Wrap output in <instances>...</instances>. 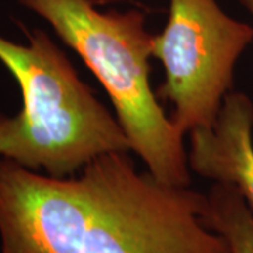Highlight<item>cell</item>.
I'll return each instance as SVG.
<instances>
[{
  "mask_svg": "<svg viewBox=\"0 0 253 253\" xmlns=\"http://www.w3.org/2000/svg\"><path fill=\"white\" fill-rule=\"evenodd\" d=\"M207 194L139 173L128 152L54 177L0 158L1 253H229Z\"/></svg>",
  "mask_w": 253,
  "mask_h": 253,
  "instance_id": "6da1fadb",
  "label": "cell"
},
{
  "mask_svg": "<svg viewBox=\"0 0 253 253\" xmlns=\"http://www.w3.org/2000/svg\"><path fill=\"white\" fill-rule=\"evenodd\" d=\"M27 38L18 44L0 36V62L23 99L16 116L0 114V158L66 177L100 155L132 151L117 117L49 36L36 28Z\"/></svg>",
  "mask_w": 253,
  "mask_h": 253,
  "instance_id": "7a4b0ae2",
  "label": "cell"
},
{
  "mask_svg": "<svg viewBox=\"0 0 253 253\" xmlns=\"http://www.w3.org/2000/svg\"><path fill=\"white\" fill-rule=\"evenodd\" d=\"M46 20L104 87L132 151L156 180L189 187L183 132L151 87L152 34L139 10L100 11L91 0H20Z\"/></svg>",
  "mask_w": 253,
  "mask_h": 253,
  "instance_id": "3957f363",
  "label": "cell"
},
{
  "mask_svg": "<svg viewBox=\"0 0 253 253\" xmlns=\"http://www.w3.org/2000/svg\"><path fill=\"white\" fill-rule=\"evenodd\" d=\"M253 41V27L228 16L217 0H170L152 56L165 68L159 96L173 104L183 134L211 128L234 84V69Z\"/></svg>",
  "mask_w": 253,
  "mask_h": 253,
  "instance_id": "277c9868",
  "label": "cell"
},
{
  "mask_svg": "<svg viewBox=\"0 0 253 253\" xmlns=\"http://www.w3.org/2000/svg\"><path fill=\"white\" fill-rule=\"evenodd\" d=\"M253 101L242 91H229L211 128L190 134L189 168L214 183L241 191L253 210Z\"/></svg>",
  "mask_w": 253,
  "mask_h": 253,
  "instance_id": "5b68a950",
  "label": "cell"
},
{
  "mask_svg": "<svg viewBox=\"0 0 253 253\" xmlns=\"http://www.w3.org/2000/svg\"><path fill=\"white\" fill-rule=\"evenodd\" d=\"M207 225L225 239L229 253H253V210L241 191L214 183L207 193Z\"/></svg>",
  "mask_w": 253,
  "mask_h": 253,
  "instance_id": "8992f818",
  "label": "cell"
},
{
  "mask_svg": "<svg viewBox=\"0 0 253 253\" xmlns=\"http://www.w3.org/2000/svg\"><path fill=\"white\" fill-rule=\"evenodd\" d=\"M239 3L251 13V16L253 17V0H239Z\"/></svg>",
  "mask_w": 253,
  "mask_h": 253,
  "instance_id": "52a82bcc",
  "label": "cell"
}]
</instances>
